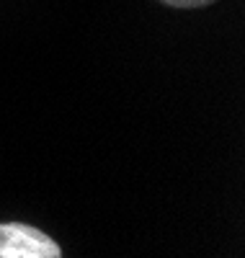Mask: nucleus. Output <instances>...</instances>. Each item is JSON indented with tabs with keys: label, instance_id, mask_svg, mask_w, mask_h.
<instances>
[{
	"label": "nucleus",
	"instance_id": "nucleus-1",
	"mask_svg": "<svg viewBox=\"0 0 245 258\" xmlns=\"http://www.w3.org/2000/svg\"><path fill=\"white\" fill-rule=\"evenodd\" d=\"M62 248L31 225L0 222V258H59Z\"/></svg>",
	"mask_w": 245,
	"mask_h": 258
},
{
	"label": "nucleus",
	"instance_id": "nucleus-2",
	"mask_svg": "<svg viewBox=\"0 0 245 258\" xmlns=\"http://www.w3.org/2000/svg\"><path fill=\"white\" fill-rule=\"evenodd\" d=\"M160 3L170 8H204V6H212L214 0H160Z\"/></svg>",
	"mask_w": 245,
	"mask_h": 258
}]
</instances>
